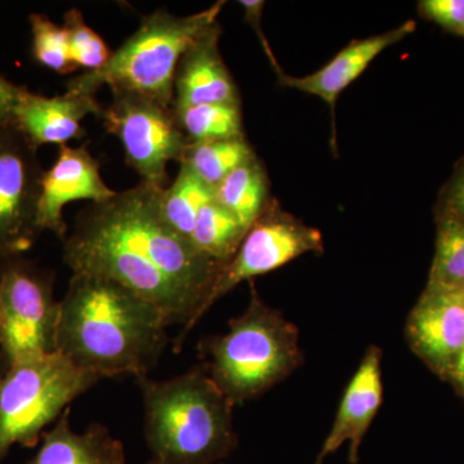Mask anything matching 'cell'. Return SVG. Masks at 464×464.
<instances>
[{
	"mask_svg": "<svg viewBox=\"0 0 464 464\" xmlns=\"http://www.w3.org/2000/svg\"><path fill=\"white\" fill-rule=\"evenodd\" d=\"M161 190L141 181L85 208L63 240V261L72 274L114 280L157 307L168 325H181L173 347L179 353L203 319L224 266L166 224Z\"/></svg>",
	"mask_w": 464,
	"mask_h": 464,
	"instance_id": "obj_1",
	"label": "cell"
},
{
	"mask_svg": "<svg viewBox=\"0 0 464 464\" xmlns=\"http://www.w3.org/2000/svg\"><path fill=\"white\" fill-rule=\"evenodd\" d=\"M168 323L148 301L114 280L72 274L60 301L57 353L102 378L146 377L166 350Z\"/></svg>",
	"mask_w": 464,
	"mask_h": 464,
	"instance_id": "obj_2",
	"label": "cell"
},
{
	"mask_svg": "<svg viewBox=\"0 0 464 464\" xmlns=\"http://www.w3.org/2000/svg\"><path fill=\"white\" fill-rule=\"evenodd\" d=\"M142 393L143 435L160 464H218L237 448L235 405L201 364L169 380H136Z\"/></svg>",
	"mask_w": 464,
	"mask_h": 464,
	"instance_id": "obj_3",
	"label": "cell"
},
{
	"mask_svg": "<svg viewBox=\"0 0 464 464\" xmlns=\"http://www.w3.org/2000/svg\"><path fill=\"white\" fill-rule=\"evenodd\" d=\"M250 283L248 306L228 331L199 344L201 365L235 406L257 399L304 362L299 329L261 298Z\"/></svg>",
	"mask_w": 464,
	"mask_h": 464,
	"instance_id": "obj_4",
	"label": "cell"
},
{
	"mask_svg": "<svg viewBox=\"0 0 464 464\" xmlns=\"http://www.w3.org/2000/svg\"><path fill=\"white\" fill-rule=\"evenodd\" d=\"M225 2L190 14L176 16L164 9L142 17L139 29L112 52L102 69L72 78L66 91L96 96L102 85L111 91H128L174 105V79L186 51L215 26Z\"/></svg>",
	"mask_w": 464,
	"mask_h": 464,
	"instance_id": "obj_5",
	"label": "cell"
},
{
	"mask_svg": "<svg viewBox=\"0 0 464 464\" xmlns=\"http://www.w3.org/2000/svg\"><path fill=\"white\" fill-rule=\"evenodd\" d=\"M99 381L60 353L11 366L0 386V463L14 445L36 447L45 429Z\"/></svg>",
	"mask_w": 464,
	"mask_h": 464,
	"instance_id": "obj_6",
	"label": "cell"
},
{
	"mask_svg": "<svg viewBox=\"0 0 464 464\" xmlns=\"http://www.w3.org/2000/svg\"><path fill=\"white\" fill-rule=\"evenodd\" d=\"M60 302L53 277L18 257L0 268V344L11 366L57 353Z\"/></svg>",
	"mask_w": 464,
	"mask_h": 464,
	"instance_id": "obj_7",
	"label": "cell"
},
{
	"mask_svg": "<svg viewBox=\"0 0 464 464\" xmlns=\"http://www.w3.org/2000/svg\"><path fill=\"white\" fill-rule=\"evenodd\" d=\"M111 94V102L100 115L106 130L121 141L125 161L142 182L166 188L168 164L181 163L188 146L174 109L134 92Z\"/></svg>",
	"mask_w": 464,
	"mask_h": 464,
	"instance_id": "obj_8",
	"label": "cell"
},
{
	"mask_svg": "<svg viewBox=\"0 0 464 464\" xmlns=\"http://www.w3.org/2000/svg\"><path fill=\"white\" fill-rule=\"evenodd\" d=\"M323 234L289 215L279 204L270 201L264 215L249 228L243 241L222 267L207 299L203 316L216 302L244 282L288 265L308 253H323Z\"/></svg>",
	"mask_w": 464,
	"mask_h": 464,
	"instance_id": "obj_9",
	"label": "cell"
},
{
	"mask_svg": "<svg viewBox=\"0 0 464 464\" xmlns=\"http://www.w3.org/2000/svg\"><path fill=\"white\" fill-rule=\"evenodd\" d=\"M14 125L0 127V257H18L41 235L36 216L44 170Z\"/></svg>",
	"mask_w": 464,
	"mask_h": 464,
	"instance_id": "obj_10",
	"label": "cell"
},
{
	"mask_svg": "<svg viewBox=\"0 0 464 464\" xmlns=\"http://www.w3.org/2000/svg\"><path fill=\"white\" fill-rule=\"evenodd\" d=\"M405 335L415 355L450 380L464 347L463 292L426 286L406 320Z\"/></svg>",
	"mask_w": 464,
	"mask_h": 464,
	"instance_id": "obj_11",
	"label": "cell"
},
{
	"mask_svg": "<svg viewBox=\"0 0 464 464\" xmlns=\"http://www.w3.org/2000/svg\"><path fill=\"white\" fill-rule=\"evenodd\" d=\"M116 191L103 181L100 163L85 146H61L56 161L42 177L36 225L39 231L53 232L65 240L67 225L63 209L69 203L91 200L103 203L111 199Z\"/></svg>",
	"mask_w": 464,
	"mask_h": 464,
	"instance_id": "obj_12",
	"label": "cell"
},
{
	"mask_svg": "<svg viewBox=\"0 0 464 464\" xmlns=\"http://www.w3.org/2000/svg\"><path fill=\"white\" fill-rule=\"evenodd\" d=\"M382 404V350L373 344L365 351L355 374L348 382L331 431L324 440L314 464H323L346 442L350 445L348 463L359 464L360 448Z\"/></svg>",
	"mask_w": 464,
	"mask_h": 464,
	"instance_id": "obj_13",
	"label": "cell"
},
{
	"mask_svg": "<svg viewBox=\"0 0 464 464\" xmlns=\"http://www.w3.org/2000/svg\"><path fill=\"white\" fill-rule=\"evenodd\" d=\"M102 112L96 96L66 91L47 97L24 90L14 110V125L34 148L43 145L65 146L84 136L82 121Z\"/></svg>",
	"mask_w": 464,
	"mask_h": 464,
	"instance_id": "obj_14",
	"label": "cell"
},
{
	"mask_svg": "<svg viewBox=\"0 0 464 464\" xmlns=\"http://www.w3.org/2000/svg\"><path fill=\"white\" fill-rule=\"evenodd\" d=\"M414 30V21L409 20L390 32L356 39L313 74L298 78L282 72L277 75V81L282 87L320 97L324 102L328 103L334 115L335 103L342 92L350 87L382 52L398 44L406 36L413 34Z\"/></svg>",
	"mask_w": 464,
	"mask_h": 464,
	"instance_id": "obj_15",
	"label": "cell"
},
{
	"mask_svg": "<svg viewBox=\"0 0 464 464\" xmlns=\"http://www.w3.org/2000/svg\"><path fill=\"white\" fill-rule=\"evenodd\" d=\"M218 24L183 54L174 79L173 108L232 103L240 105L237 84L219 53Z\"/></svg>",
	"mask_w": 464,
	"mask_h": 464,
	"instance_id": "obj_16",
	"label": "cell"
},
{
	"mask_svg": "<svg viewBox=\"0 0 464 464\" xmlns=\"http://www.w3.org/2000/svg\"><path fill=\"white\" fill-rule=\"evenodd\" d=\"M25 464H125L124 445L102 424L75 432L69 408L43 433L38 453Z\"/></svg>",
	"mask_w": 464,
	"mask_h": 464,
	"instance_id": "obj_17",
	"label": "cell"
},
{
	"mask_svg": "<svg viewBox=\"0 0 464 464\" xmlns=\"http://www.w3.org/2000/svg\"><path fill=\"white\" fill-rule=\"evenodd\" d=\"M265 168L257 157L237 168L215 188V200L230 212L246 230L270 204Z\"/></svg>",
	"mask_w": 464,
	"mask_h": 464,
	"instance_id": "obj_18",
	"label": "cell"
},
{
	"mask_svg": "<svg viewBox=\"0 0 464 464\" xmlns=\"http://www.w3.org/2000/svg\"><path fill=\"white\" fill-rule=\"evenodd\" d=\"M215 190L199 177L179 164V172L172 185L160 194V213L166 224L183 239L190 241L198 217L204 207L213 200Z\"/></svg>",
	"mask_w": 464,
	"mask_h": 464,
	"instance_id": "obj_19",
	"label": "cell"
},
{
	"mask_svg": "<svg viewBox=\"0 0 464 464\" xmlns=\"http://www.w3.org/2000/svg\"><path fill=\"white\" fill-rule=\"evenodd\" d=\"M246 232L248 230L213 198L201 209L190 243L207 257L225 266L234 257Z\"/></svg>",
	"mask_w": 464,
	"mask_h": 464,
	"instance_id": "obj_20",
	"label": "cell"
},
{
	"mask_svg": "<svg viewBox=\"0 0 464 464\" xmlns=\"http://www.w3.org/2000/svg\"><path fill=\"white\" fill-rule=\"evenodd\" d=\"M256 158L246 139L227 141L188 142L182 166L188 167L213 190L237 168Z\"/></svg>",
	"mask_w": 464,
	"mask_h": 464,
	"instance_id": "obj_21",
	"label": "cell"
},
{
	"mask_svg": "<svg viewBox=\"0 0 464 464\" xmlns=\"http://www.w3.org/2000/svg\"><path fill=\"white\" fill-rule=\"evenodd\" d=\"M173 109L190 143L246 139L240 105L208 103Z\"/></svg>",
	"mask_w": 464,
	"mask_h": 464,
	"instance_id": "obj_22",
	"label": "cell"
},
{
	"mask_svg": "<svg viewBox=\"0 0 464 464\" xmlns=\"http://www.w3.org/2000/svg\"><path fill=\"white\" fill-rule=\"evenodd\" d=\"M464 286V221L436 215L435 256L427 288L459 290Z\"/></svg>",
	"mask_w": 464,
	"mask_h": 464,
	"instance_id": "obj_23",
	"label": "cell"
},
{
	"mask_svg": "<svg viewBox=\"0 0 464 464\" xmlns=\"http://www.w3.org/2000/svg\"><path fill=\"white\" fill-rule=\"evenodd\" d=\"M29 21L34 60L61 75L78 70L70 58L65 27L57 25L51 18L41 14H30Z\"/></svg>",
	"mask_w": 464,
	"mask_h": 464,
	"instance_id": "obj_24",
	"label": "cell"
},
{
	"mask_svg": "<svg viewBox=\"0 0 464 464\" xmlns=\"http://www.w3.org/2000/svg\"><path fill=\"white\" fill-rule=\"evenodd\" d=\"M69 42V53L76 69L93 72L102 69L111 57L108 44L85 23L79 9L72 8L65 14L63 23Z\"/></svg>",
	"mask_w": 464,
	"mask_h": 464,
	"instance_id": "obj_25",
	"label": "cell"
},
{
	"mask_svg": "<svg viewBox=\"0 0 464 464\" xmlns=\"http://www.w3.org/2000/svg\"><path fill=\"white\" fill-rule=\"evenodd\" d=\"M420 16L432 21L448 32L462 35L464 32V0H422L418 3Z\"/></svg>",
	"mask_w": 464,
	"mask_h": 464,
	"instance_id": "obj_26",
	"label": "cell"
},
{
	"mask_svg": "<svg viewBox=\"0 0 464 464\" xmlns=\"http://www.w3.org/2000/svg\"><path fill=\"white\" fill-rule=\"evenodd\" d=\"M438 213L454 216L464 221V158L458 163L440 194Z\"/></svg>",
	"mask_w": 464,
	"mask_h": 464,
	"instance_id": "obj_27",
	"label": "cell"
},
{
	"mask_svg": "<svg viewBox=\"0 0 464 464\" xmlns=\"http://www.w3.org/2000/svg\"><path fill=\"white\" fill-rule=\"evenodd\" d=\"M239 5H241V7L246 11V20L248 21L249 25L255 29L256 33H257L259 41H261L262 48H264L266 56L270 60L271 66H273L275 72H276V76L282 74L284 72L280 69V65L277 63L273 51H271L270 43L267 42L264 32H262L261 18L262 11H264L265 7V2H261V0H241Z\"/></svg>",
	"mask_w": 464,
	"mask_h": 464,
	"instance_id": "obj_28",
	"label": "cell"
},
{
	"mask_svg": "<svg viewBox=\"0 0 464 464\" xmlns=\"http://www.w3.org/2000/svg\"><path fill=\"white\" fill-rule=\"evenodd\" d=\"M25 87H20L0 75V127L14 125V110Z\"/></svg>",
	"mask_w": 464,
	"mask_h": 464,
	"instance_id": "obj_29",
	"label": "cell"
},
{
	"mask_svg": "<svg viewBox=\"0 0 464 464\" xmlns=\"http://www.w3.org/2000/svg\"><path fill=\"white\" fill-rule=\"evenodd\" d=\"M450 380L456 382V383H464V347L460 351L459 356H458L456 365H454L453 372H451Z\"/></svg>",
	"mask_w": 464,
	"mask_h": 464,
	"instance_id": "obj_30",
	"label": "cell"
},
{
	"mask_svg": "<svg viewBox=\"0 0 464 464\" xmlns=\"http://www.w3.org/2000/svg\"><path fill=\"white\" fill-rule=\"evenodd\" d=\"M9 368H11V364H9L7 356H5V350H3L2 344H0V386H2L3 381H5Z\"/></svg>",
	"mask_w": 464,
	"mask_h": 464,
	"instance_id": "obj_31",
	"label": "cell"
},
{
	"mask_svg": "<svg viewBox=\"0 0 464 464\" xmlns=\"http://www.w3.org/2000/svg\"><path fill=\"white\" fill-rule=\"evenodd\" d=\"M146 464H160V463H158L157 460L151 459V460H150L149 463H146ZM218 464H226V463L222 462V463H218Z\"/></svg>",
	"mask_w": 464,
	"mask_h": 464,
	"instance_id": "obj_32",
	"label": "cell"
},
{
	"mask_svg": "<svg viewBox=\"0 0 464 464\" xmlns=\"http://www.w3.org/2000/svg\"><path fill=\"white\" fill-rule=\"evenodd\" d=\"M459 290H460V292H463V295H464V286L462 289H459Z\"/></svg>",
	"mask_w": 464,
	"mask_h": 464,
	"instance_id": "obj_33",
	"label": "cell"
},
{
	"mask_svg": "<svg viewBox=\"0 0 464 464\" xmlns=\"http://www.w3.org/2000/svg\"><path fill=\"white\" fill-rule=\"evenodd\" d=\"M460 387H462V389L464 390V383H463V384H460Z\"/></svg>",
	"mask_w": 464,
	"mask_h": 464,
	"instance_id": "obj_34",
	"label": "cell"
},
{
	"mask_svg": "<svg viewBox=\"0 0 464 464\" xmlns=\"http://www.w3.org/2000/svg\"><path fill=\"white\" fill-rule=\"evenodd\" d=\"M460 36H463V38H464V32L462 33V35H460Z\"/></svg>",
	"mask_w": 464,
	"mask_h": 464,
	"instance_id": "obj_35",
	"label": "cell"
}]
</instances>
